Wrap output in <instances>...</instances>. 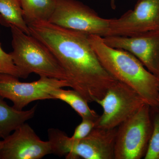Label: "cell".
<instances>
[{"mask_svg":"<svg viewBox=\"0 0 159 159\" xmlns=\"http://www.w3.org/2000/svg\"><path fill=\"white\" fill-rule=\"evenodd\" d=\"M28 26L31 35L43 43L56 57L70 87L89 102L102 99L118 81L99 61L89 34L48 21L35 22Z\"/></svg>","mask_w":159,"mask_h":159,"instance_id":"1","label":"cell"},{"mask_svg":"<svg viewBox=\"0 0 159 159\" xmlns=\"http://www.w3.org/2000/svg\"><path fill=\"white\" fill-rule=\"evenodd\" d=\"M89 38L99 61L112 77L136 91L151 107L159 108L158 78L128 51L107 45L98 35L89 34Z\"/></svg>","mask_w":159,"mask_h":159,"instance_id":"2","label":"cell"},{"mask_svg":"<svg viewBox=\"0 0 159 159\" xmlns=\"http://www.w3.org/2000/svg\"><path fill=\"white\" fill-rule=\"evenodd\" d=\"M13 51L9 53L17 67L21 78L26 79L32 73L67 80L66 76L56 57L40 41L11 26Z\"/></svg>","mask_w":159,"mask_h":159,"instance_id":"3","label":"cell"},{"mask_svg":"<svg viewBox=\"0 0 159 159\" xmlns=\"http://www.w3.org/2000/svg\"><path fill=\"white\" fill-rule=\"evenodd\" d=\"M116 128L95 127L84 139L74 141L57 129L48 130L52 154L67 159H115Z\"/></svg>","mask_w":159,"mask_h":159,"instance_id":"4","label":"cell"},{"mask_svg":"<svg viewBox=\"0 0 159 159\" xmlns=\"http://www.w3.org/2000/svg\"><path fill=\"white\" fill-rule=\"evenodd\" d=\"M152 130L150 106L145 103L117 127L115 159L144 158Z\"/></svg>","mask_w":159,"mask_h":159,"instance_id":"5","label":"cell"},{"mask_svg":"<svg viewBox=\"0 0 159 159\" xmlns=\"http://www.w3.org/2000/svg\"><path fill=\"white\" fill-rule=\"evenodd\" d=\"M56 6L49 22L66 29L101 37L107 36L110 19L103 18L77 0H55Z\"/></svg>","mask_w":159,"mask_h":159,"instance_id":"6","label":"cell"},{"mask_svg":"<svg viewBox=\"0 0 159 159\" xmlns=\"http://www.w3.org/2000/svg\"><path fill=\"white\" fill-rule=\"evenodd\" d=\"M95 102L103 109L95 127L103 129L116 128L146 103L136 91L119 81L108 89L103 98Z\"/></svg>","mask_w":159,"mask_h":159,"instance_id":"7","label":"cell"},{"mask_svg":"<svg viewBox=\"0 0 159 159\" xmlns=\"http://www.w3.org/2000/svg\"><path fill=\"white\" fill-rule=\"evenodd\" d=\"M19 78L11 74H0V96L11 101L12 107L19 111L33 101L53 99L51 93L54 90L70 87L64 80L40 77L36 81L22 82Z\"/></svg>","mask_w":159,"mask_h":159,"instance_id":"8","label":"cell"},{"mask_svg":"<svg viewBox=\"0 0 159 159\" xmlns=\"http://www.w3.org/2000/svg\"><path fill=\"white\" fill-rule=\"evenodd\" d=\"M159 31V0H138L134 9L110 19L107 36L130 37Z\"/></svg>","mask_w":159,"mask_h":159,"instance_id":"9","label":"cell"},{"mask_svg":"<svg viewBox=\"0 0 159 159\" xmlns=\"http://www.w3.org/2000/svg\"><path fill=\"white\" fill-rule=\"evenodd\" d=\"M51 154V142L41 140L25 122L3 139L0 159H40Z\"/></svg>","mask_w":159,"mask_h":159,"instance_id":"10","label":"cell"},{"mask_svg":"<svg viewBox=\"0 0 159 159\" xmlns=\"http://www.w3.org/2000/svg\"><path fill=\"white\" fill-rule=\"evenodd\" d=\"M102 39L112 48L132 54L159 79V31H148L130 37L106 36Z\"/></svg>","mask_w":159,"mask_h":159,"instance_id":"11","label":"cell"},{"mask_svg":"<svg viewBox=\"0 0 159 159\" xmlns=\"http://www.w3.org/2000/svg\"><path fill=\"white\" fill-rule=\"evenodd\" d=\"M0 96V138L9 135L19 126L34 116L37 105L27 111H19L11 107Z\"/></svg>","mask_w":159,"mask_h":159,"instance_id":"12","label":"cell"},{"mask_svg":"<svg viewBox=\"0 0 159 159\" xmlns=\"http://www.w3.org/2000/svg\"><path fill=\"white\" fill-rule=\"evenodd\" d=\"M27 25L37 21H48L54 13L55 0H19Z\"/></svg>","mask_w":159,"mask_h":159,"instance_id":"13","label":"cell"},{"mask_svg":"<svg viewBox=\"0 0 159 159\" xmlns=\"http://www.w3.org/2000/svg\"><path fill=\"white\" fill-rule=\"evenodd\" d=\"M53 99H59L69 104L82 119H88L97 121L99 116L95 111L91 109L88 102L77 91L73 89H56L51 93Z\"/></svg>","mask_w":159,"mask_h":159,"instance_id":"14","label":"cell"},{"mask_svg":"<svg viewBox=\"0 0 159 159\" xmlns=\"http://www.w3.org/2000/svg\"><path fill=\"white\" fill-rule=\"evenodd\" d=\"M0 23L7 27L15 26L31 35L29 26L23 17L19 0H0Z\"/></svg>","mask_w":159,"mask_h":159,"instance_id":"15","label":"cell"},{"mask_svg":"<svg viewBox=\"0 0 159 159\" xmlns=\"http://www.w3.org/2000/svg\"><path fill=\"white\" fill-rule=\"evenodd\" d=\"M152 130L144 159H159V108L150 107Z\"/></svg>","mask_w":159,"mask_h":159,"instance_id":"16","label":"cell"},{"mask_svg":"<svg viewBox=\"0 0 159 159\" xmlns=\"http://www.w3.org/2000/svg\"><path fill=\"white\" fill-rule=\"evenodd\" d=\"M0 74H11L21 78L17 67L13 62L10 54L6 53L2 49L0 43Z\"/></svg>","mask_w":159,"mask_h":159,"instance_id":"17","label":"cell"},{"mask_svg":"<svg viewBox=\"0 0 159 159\" xmlns=\"http://www.w3.org/2000/svg\"><path fill=\"white\" fill-rule=\"evenodd\" d=\"M96 121L92 119H82V121L75 129L71 139L78 141L84 139L90 133L96 126Z\"/></svg>","mask_w":159,"mask_h":159,"instance_id":"18","label":"cell"},{"mask_svg":"<svg viewBox=\"0 0 159 159\" xmlns=\"http://www.w3.org/2000/svg\"><path fill=\"white\" fill-rule=\"evenodd\" d=\"M111 5L113 9H116V0H110Z\"/></svg>","mask_w":159,"mask_h":159,"instance_id":"19","label":"cell"},{"mask_svg":"<svg viewBox=\"0 0 159 159\" xmlns=\"http://www.w3.org/2000/svg\"><path fill=\"white\" fill-rule=\"evenodd\" d=\"M3 145V139L0 138V153H1V150H2V148Z\"/></svg>","mask_w":159,"mask_h":159,"instance_id":"20","label":"cell"}]
</instances>
